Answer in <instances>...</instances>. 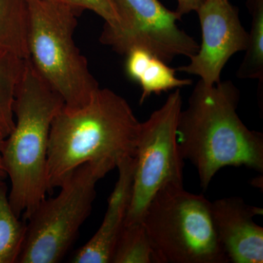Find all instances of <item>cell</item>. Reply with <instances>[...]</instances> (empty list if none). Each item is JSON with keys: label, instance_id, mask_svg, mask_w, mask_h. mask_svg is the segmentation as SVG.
I'll return each mask as SVG.
<instances>
[{"label": "cell", "instance_id": "1", "mask_svg": "<svg viewBox=\"0 0 263 263\" xmlns=\"http://www.w3.org/2000/svg\"><path fill=\"white\" fill-rule=\"evenodd\" d=\"M141 124L127 100L109 89L99 88L81 108L63 106L48 140V193L83 164H103L114 170L135 157Z\"/></svg>", "mask_w": 263, "mask_h": 263}, {"label": "cell", "instance_id": "2", "mask_svg": "<svg viewBox=\"0 0 263 263\" xmlns=\"http://www.w3.org/2000/svg\"><path fill=\"white\" fill-rule=\"evenodd\" d=\"M239 100V90L232 81L208 86L200 80L180 112V151L196 168L204 191L218 171L228 166L263 172V136L240 119Z\"/></svg>", "mask_w": 263, "mask_h": 263}, {"label": "cell", "instance_id": "3", "mask_svg": "<svg viewBox=\"0 0 263 263\" xmlns=\"http://www.w3.org/2000/svg\"><path fill=\"white\" fill-rule=\"evenodd\" d=\"M64 105L60 95L30 60H26L13 105L15 127L5 138L1 151L3 167L10 181V203L24 220L48 193V140L53 119Z\"/></svg>", "mask_w": 263, "mask_h": 263}, {"label": "cell", "instance_id": "4", "mask_svg": "<svg viewBox=\"0 0 263 263\" xmlns=\"http://www.w3.org/2000/svg\"><path fill=\"white\" fill-rule=\"evenodd\" d=\"M29 60L64 107L81 108L100 88L74 41L81 10L53 0H27Z\"/></svg>", "mask_w": 263, "mask_h": 263}, {"label": "cell", "instance_id": "5", "mask_svg": "<svg viewBox=\"0 0 263 263\" xmlns=\"http://www.w3.org/2000/svg\"><path fill=\"white\" fill-rule=\"evenodd\" d=\"M212 202L168 184L151 200L142 222L164 263H228L213 223Z\"/></svg>", "mask_w": 263, "mask_h": 263}, {"label": "cell", "instance_id": "6", "mask_svg": "<svg viewBox=\"0 0 263 263\" xmlns=\"http://www.w3.org/2000/svg\"><path fill=\"white\" fill-rule=\"evenodd\" d=\"M111 171L103 164H83L62 183L56 197L43 199L27 219L18 263L61 262L90 215L97 183Z\"/></svg>", "mask_w": 263, "mask_h": 263}, {"label": "cell", "instance_id": "7", "mask_svg": "<svg viewBox=\"0 0 263 263\" xmlns=\"http://www.w3.org/2000/svg\"><path fill=\"white\" fill-rule=\"evenodd\" d=\"M181 109V91L176 89L161 108L141 124L130 203L124 226L142 222L151 200L166 185H183L184 160L177 141Z\"/></svg>", "mask_w": 263, "mask_h": 263}, {"label": "cell", "instance_id": "8", "mask_svg": "<svg viewBox=\"0 0 263 263\" xmlns=\"http://www.w3.org/2000/svg\"><path fill=\"white\" fill-rule=\"evenodd\" d=\"M122 20L120 28L104 26L100 42L121 55L142 49L170 63L176 57L193 56L199 44L178 27L181 17L159 0H114Z\"/></svg>", "mask_w": 263, "mask_h": 263}, {"label": "cell", "instance_id": "9", "mask_svg": "<svg viewBox=\"0 0 263 263\" xmlns=\"http://www.w3.org/2000/svg\"><path fill=\"white\" fill-rule=\"evenodd\" d=\"M202 32L201 46L190 62L177 70L198 76L204 84L220 81L227 62L238 52L245 51L248 33L242 26L236 7L230 0H204L196 10Z\"/></svg>", "mask_w": 263, "mask_h": 263}, {"label": "cell", "instance_id": "10", "mask_svg": "<svg viewBox=\"0 0 263 263\" xmlns=\"http://www.w3.org/2000/svg\"><path fill=\"white\" fill-rule=\"evenodd\" d=\"M216 236L229 262L262 263L263 228L254 221L262 208L252 206L239 197L212 202Z\"/></svg>", "mask_w": 263, "mask_h": 263}, {"label": "cell", "instance_id": "11", "mask_svg": "<svg viewBox=\"0 0 263 263\" xmlns=\"http://www.w3.org/2000/svg\"><path fill=\"white\" fill-rule=\"evenodd\" d=\"M135 165V157H129L117 166L119 177L109 197L103 222L91 239L76 251L71 262H111L114 248L124 228L130 203Z\"/></svg>", "mask_w": 263, "mask_h": 263}, {"label": "cell", "instance_id": "12", "mask_svg": "<svg viewBox=\"0 0 263 263\" xmlns=\"http://www.w3.org/2000/svg\"><path fill=\"white\" fill-rule=\"evenodd\" d=\"M27 0H0V51L29 57Z\"/></svg>", "mask_w": 263, "mask_h": 263}, {"label": "cell", "instance_id": "13", "mask_svg": "<svg viewBox=\"0 0 263 263\" xmlns=\"http://www.w3.org/2000/svg\"><path fill=\"white\" fill-rule=\"evenodd\" d=\"M110 263H164L143 222L124 226Z\"/></svg>", "mask_w": 263, "mask_h": 263}, {"label": "cell", "instance_id": "14", "mask_svg": "<svg viewBox=\"0 0 263 263\" xmlns=\"http://www.w3.org/2000/svg\"><path fill=\"white\" fill-rule=\"evenodd\" d=\"M27 231V221L13 212L7 185L0 179V263H18Z\"/></svg>", "mask_w": 263, "mask_h": 263}, {"label": "cell", "instance_id": "15", "mask_svg": "<svg viewBox=\"0 0 263 263\" xmlns=\"http://www.w3.org/2000/svg\"><path fill=\"white\" fill-rule=\"evenodd\" d=\"M26 60L9 52L0 51V133L5 138L15 127L13 105Z\"/></svg>", "mask_w": 263, "mask_h": 263}, {"label": "cell", "instance_id": "16", "mask_svg": "<svg viewBox=\"0 0 263 263\" xmlns=\"http://www.w3.org/2000/svg\"><path fill=\"white\" fill-rule=\"evenodd\" d=\"M252 15V26L248 33L245 57L237 70L240 79H257L263 85V0H247Z\"/></svg>", "mask_w": 263, "mask_h": 263}, {"label": "cell", "instance_id": "17", "mask_svg": "<svg viewBox=\"0 0 263 263\" xmlns=\"http://www.w3.org/2000/svg\"><path fill=\"white\" fill-rule=\"evenodd\" d=\"M142 89L141 103L152 94L159 95L173 89H179L191 85L190 79H180L176 77V70L167 63L152 55L143 66L137 79Z\"/></svg>", "mask_w": 263, "mask_h": 263}, {"label": "cell", "instance_id": "18", "mask_svg": "<svg viewBox=\"0 0 263 263\" xmlns=\"http://www.w3.org/2000/svg\"><path fill=\"white\" fill-rule=\"evenodd\" d=\"M74 4L81 10H89L101 17L105 26L117 29L122 25V20L114 0H72Z\"/></svg>", "mask_w": 263, "mask_h": 263}, {"label": "cell", "instance_id": "19", "mask_svg": "<svg viewBox=\"0 0 263 263\" xmlns=\"http://www.w3.org/2000/svg\"><path fill=\"white\" fill-rule=\"evenodd\" d=\"M177 9L176 11L182 17L183 15L188 14L191 12L196 11L204 0H176Z\"/></svg>", "mask_w": 263, "mask_h": 263}, {"label": "cell", "instance_id": "20", "mask_svg": "<svg viewBox=\"0 0 263 263\" xmlns=\"http://www.w3.org/2000/svg\"><path fill=\"white\" fill-rule=\"evenodd\" d=\"M5 137L0 133V179H5L7 177L6 173H5L4 167H3V161H2L1 151L3 147V141L5 140Z\"/></svg>", "mask_w": 263, "mask_h": 263}, {"label": "cell", "instance_id": "21", "mask_svg": "<svg viewBox=\"0 0 263 263\" xmlns=\"http://www.w3.org/2000/svg\"><path fill=\"white\" fill-rule=\"evenodd\" d=\"M53 1L60 2V3H65V4L70 5L71 6H73L75 7V8H78L76 6L75 4H74L72 0H53Z\"/></svg>", "mask_w": 263, "mask_h": 263}]
</instances>
